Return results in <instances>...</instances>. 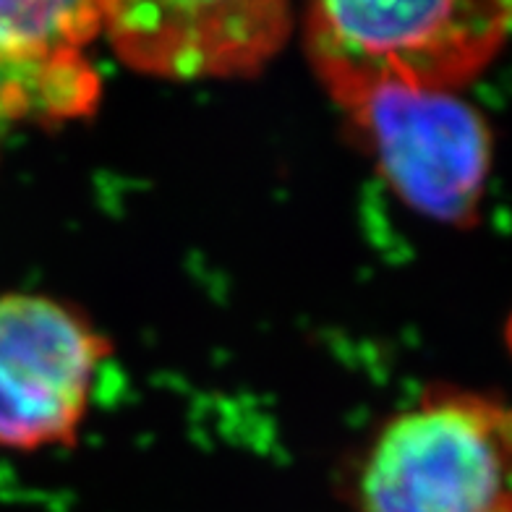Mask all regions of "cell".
Instances as JSON below:
<instances>
[{
    "mask_svg": "<svg viewBox=\"0 0 512 512\" xmlns=\"http://www.w3.org/2000/svg\"><path fill=\"white\" fill-rule=\"evenodd\" d=\"M309 61L348 108L379 89L452 92L479 76L512 32V3H317Z\"/></svg>",
    "mask_w": 512,
    "mask_h": 512,
    "instance_id": "cell-1",
    "label": "cell"
},
{
    "mask_svg": "<svg viewBox=\"0 0 512 512\" xmlns=\"http://www.w3.org/2000/svg\"><path fill=\"white\" fill-rule=\"evenodd\" d=\"M356 512H512V403L437 387L371 439Z\"/></svg>",
    "mask_w": 512,
    "mask_h": 512,
    "instance_id": "cell-2",
    "label": "cell"
},
{
    "mask_svg": "<svg viewBox=\"0 0 512 512\" xmlns=\"http://www.w3.org/2000/svg\"><path fill=\"white\" fill-rule=\"evenodd\" d=\"M108 340L40 293H0V447H68L89 413Z\"/></svg>",
    "mask_w": 512,
    "mask_h": 512,
    "instance_id": "cell-3",
    "label": "cell"
},
{
    "mask_svg": "<svg viewBox=\"0 0 512 512\" xmlns=\"http://www.w3.org/2000/svg\"><path fill=\"white\" fill-rule=\"evenodd\" d=\"M387 186L411 209L468 225L492 168V131L452 92L379 89L343 108Z\"/></svg>",
    "mask_w": 512,
    "mask_h": 512,
    "instance_id": "cell-4",
    "label": "cell"
},
{
    "mask_svg": "<svg viewBox=\"0 0 512 512\" xmlns=\"http://www.w3.org/2000/svg\"><path fill=\"white\" fill-rule=\"evenodd\" d=\"M102 32L144 74L243 76L283 45L290 11L285 3H102Z\"/></svg>",
    "mask_w": 512,
    "mask_h": 512,
    "instance_id": "cell-5",
    "label": "cell"
},
{
    "mask_svg": "<svg viewBox=\"0 0 512 512\" xmlns=\"http://www.w3.org/2000/svg\"><path fill=\"white\" fill-rule=\"evenodd\" d=\"M102 34V3L0 0V58L32 74L89 63L84 48Z\"/></svg>",
    "mask_w": 512,
    "mask_h": 512,
    "instance_id": "cell-6",
    "label": "cell"
},
{
    "mask_svg": "<svg viewBox=\"0 0 512 512\" xmlns=\"http://www.w3.org/2000/svg\"><path fill=\"white\" fill-rule=\"evenodd\" d=\"M100 102V74L79 68L66 74H32L0 58V123L76 121Z\"/></svg>",
    "mask_w": 512,
    "mask_h": 512,
    "instance_id": "cell-7",
    "label": "cell"
}]
</instances>
